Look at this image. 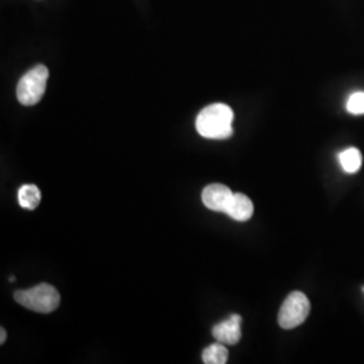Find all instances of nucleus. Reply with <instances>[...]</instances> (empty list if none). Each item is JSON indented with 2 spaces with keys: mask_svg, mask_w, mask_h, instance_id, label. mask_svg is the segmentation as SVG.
Segmentation results:
<instances>
[{
  "mask_svg": "<svg viewBox=\"0 0 364 364\" xmlns=\"http://www.w3.org/2000/svg\"><path fill=\"white\" fill-rule=\"evenodd\" d=\"M7 340V332L4 328L0 329V344H4V341Z\"/></svg>",
  "mask_w": 364,
  "mask_h": 364,
  "instance_id": "12",
  "label": "nucleus"
},
{
  "mask_svg": "<svg viewBox=\"0 0 364 364\" xmlns=\"http://www.w3.org/2000/svg\"><path fill=\"white\" fill-rule=\"evenodd\" d=\"M49 69L45 65L34 66L18 82L16 97L23 105H34L41 102L46 91Z\"/></svg>",
  "mask_w": 364,
  "mask_h": 364,
  "instance_id": "3",
  "label": "nucleus"
},
{
  "mask_svg": "<svg viewBox=\"0 0 364 364\" xmlns=\"http://www.w3.org/2000/svg\"><path fill=\"white\" fill-rule=\"evenodd\" d=\"M311 313V302L302 291H293L284 301L279 313L278 323L284 329H293L305 323Z\"/></svg>",
  "mask_w": 364,
  "mask_h": 364,
  "instance_id": "4",
  "label": "nucleus"
},
{
  "mask_svg": "<svg viewBox=\"0 0 364 364\" xmlns=\"http://www.w3.org/2000/svg\"><path fill=\"white\" fill-rule=\"evenodd\" d=\"M234 111L230 105L216 103L205 107L196 119L197 132L215 141H223L232 136L234 129Z\"/></svg>",
  "mask_w": 364,
  "mask_h": 364,
  "instance_id": "1",
  "label": "nucleus"
},
{
  "mask_svg": "<svg viewBox=\"0 0 364 364\" xmlns=\"http://www.w3.org/2000/svg\"><path fill=\"white\" fill-rule=\"evenodd\" d=\"M41 191L37 185H23L18 191V201L22 208L33 209L37 208L41 203Z\"/></svg>",
  "mask_w": 364,
  "mask_h": 364,
  "instance_id": "8",
  "label": "nucleus"
},
{
  "mask_svg": "<svg viewBox=\"0 0 364 364\" xmlns=\"http://www.w3.org/2000/svg\"><path fill=\"white\" fill-rule=\"evenodd\" d=\"M212 335L223 344H237L242 338V317L239 314H231L227 320L213 326Z\"/></svg>",
  "mask_w": 364,
  "mask_h": 364,
  "instance_id": "6",
  "label": "nucleus"
},
{
  "mask_svg": "<svg viewBox=\"0 0 364 364\" xmlns=\"http://www.w3.org/2000/svg\"><path fill=\"white\" fill-rule=\"evenodd\" d=\"M232 191L223 183H210L203 191V203L207 208L215 212H224L228 208L232 198Z\"/></svg>",
  "mask_w": 364,
  "mask_h": 364,
  "instance_id": "5",
  "label": "nucleus"
},
{
  "mask_svg": "<svg viewBox=\"0 0 364 364\" xmlns=\"http://www.w3.org/2000/svg\"><path fill=\"white\" fill-rule=\"evenodd\" d=\"M362 290H363V293H364V287H363V289H362Z\"/></svg>",
  "mask_w": 364,
  "mask_h": 364,
  "instance_id": "13",
  "label": "nucleus"
},
{
  "mask_svg": "<svg viewBox=\"0 0 364 364\" xmlns=\"http://www.w3.org/2000/svg\"><path fill=\"white\" fill-rule=\"evenodd\" d=\"M228 360V350L225 346L218 341L210 344L203 352V362L205 364H224Z\"/></svg>",
  "mask_w": 364,
  "mask_h": 364,
  "instance_id": "10",
  "label": "nucleus"
},
{
  "mask_svg": "<svg viewBox=\"0 0 364 364\" xmlns=\"http://www.w3.org/2000/svg\"><path fill=\"white\" fill-rule=\"evenodd\" d=\"M338 161L343 170L348 174H353L362 166V154L358 149L350 147L338 154Z\"/></svg>",
  "mask_w": 364,
  "mask_h": 364,
  "instance_id": "9",
  "label": "nucleus"
},
{
  "mask_svg": "<svg viewBox=\"0 0 364 364\" xmlns=\"http://www.w3.org/2000/svg\"><path fill=\"white\" fill-rule=\"evenodd\" d=\"M14 299L28 311L43 314L54 312L61 302L58 290L49 284H41L38 287L26 290H18L14 293Z\"/></svg>",
  "mask_w": 364,
  "mask_h": 364,
  "instance_id": "2",
  "label": "nucleus"
},
{
  "mask_svg": "<svg viewBox=\"0 0 364 364\" xmlns=\"http://www.w3.org/2000/svg\"><path fill=\"white\" fill-rule=\"evenodd\" d=\"M347 111L352 115H363L364 114V92L352 93L347 102Z\"/></svg>",
  "mask_w": 364,
  "mask_h": 364,
  "instance_id": "11",
  "label": "nucleus"
},
{
  "mask_svg": "<svg viewBox=\"0 0 364 364\" xmlns=\"http://www.w3.org/2000/svg\"><path fill=\"white\" fill-rule=\"evenodd\" d=\"M225 213L236 221H247L254 215V204L243 193H234Z\"/></svg>",
  "mask_w": 364,
  "mask_h": 364,
  "instance_id": "7",
  "label": "nucleus"
}]
</instances>
